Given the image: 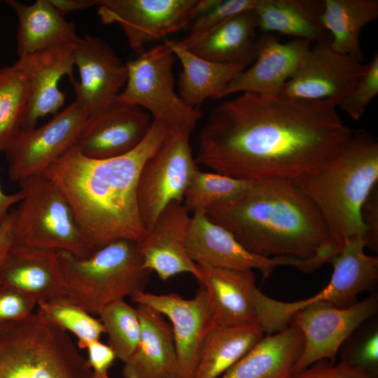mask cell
<instances>
[{"label": "cell", "instance_id": "obj_1", "mask_svg": "<svg viewBox=\"0 0 378 378\" xmlns=\"http://www.w3.org/2000/svg\"><path fill=\"white\" fill-rule=\"evenodd\" d=\"M353 132L328 100L242 92L211 111L195 160L241 180L296 179L332 160Z\"/></svg>", "mask_w": 378, "mask_h": 378}, {"label": "cell", "instance_id": "obj_2", "mask_svg": "<svg viewBox=\"0 0 378 378\" xmlns=\"http://www.w3.org/2000/svg\"><path fill=\"white\" fill-rule=\"evenodd\" d=\"M169 131L153 120L137 147L108 159L87 158L75 146L43 173L69 202L93 252L118 239L140 242L146 235L136 201L138 178Z\"/></svg>", "mask_w": 378, "mask_h": 378}, {"label": "cell", "instance_id": "obj_3", "mask_svg": "<svg viewBox=\"0 0 378 378\" xmlns=\"http://www.w3.org/2000/svg\"><path fill=\"white\" fill-rule=\"evenodd\" d=\"M205 214L262 257L307 260L318 269L340 253L319 211L294 179L253 181Z\"/></svg>", "mask_w": 378, "mask_h": 378}, {"label": "cell", "instance_id": "obj_4", "mask_svg": "<svg viewBox=\"0 0 378 378\" xmlns=\"http://www.w3.org/2000/svg\"><path fill=\"white\" fill-rule=\"evenodd\" d=\"M294 180L319 211L340 252L349 239L365 241L361 209L378 182V142L370 132L354 131L328 164Z\"/></svg>", "mask_w": 378, "mask_h": 378}, {"label": "cell", "instance_id": "obj_5", "mask_svg": "<svg viewBox=\"0 0 378 378\" xmlns=\"http://www.w3.org/2000/svg\"><path fill=\"white\" fill-rule=\"evenodd\" d=\"M66 296L92 315L108 304L144 291L152 272L140 253L139 242L118 239L78 258L57 251Z\"/></svg>", "mask_w": 378, "mask_h": 378}, {"label": "cell", "instance_id": "obj_6", "mask_svg": "<svg viewBox=\"0 0 378 378\" xmlns=\"http://www.w3.org/2000/svg\"><path fill=\"white\" fill-rule=\"evenodd\" d=\"M0 378H92L67 332L42 316L0 326Z\"/></svg>", "mask_w": 378, "mask_h": 378}, {"label": "cell", "instance_id": "obj_7", "mask_svg": "<svg viewBox=\"0 0 378 378\" xmlns=\"http://www.w3.org/2000/svg\"><path fill=\"white\" fill-rule=\"evenodd\" d=\"M18 183L23 197L15 209L14 245L67 251L78 258L94 253L69 202L49 178L41 174Z\"/></svg>", "mask_w": 378, "mask_h": 378}, {"label": "cell", "instance_id": "obj_8", "mask_svg": "<svg viewBox=\"0 0 378 378\" xmlns=\"http://www.w3.org/2000/svg\"><path fill=\"white\" fill-rule=\"evenodd\" d=\"M175 58L165 42L130 61L125 87L115 99L139 106L170 130L183 128L192 132L202 112L188 106L175 91Z\"/></svg>", "mask_w": 378, "mask_h": 378}, {"label": "cell", "instance_id": "obj_9", "mask_svg": "<svg viewBox=\"0 0 378 378\" xmlns=\"http://www.w3.org/2000/svg\"><path fill=\"white\" fill-rule=\"evenodd\" d=\"M191 133L183 128L170 130L140 171L136 201L147 232L168 204L182 203L187 187L199 170L190 146Z\"/></svg>", "mask_w": 378, "mask_h": 378}, {"label": "cell", "instance_id": "obj_10", "mask_svg": "<svg viewBox=\"0 0 378 378\" xmlns=\"http://www.w3.org/2000/svg\"><path fill=\"white\" fill-rule=\"evenodd\" d=\"M88 118L74 102L46 123L22 128L4 151L10 178L19 183L43 174L76 145Z\"/></svg>", "mask_w": 378, "mask_h": 378}, {"label": "cell", "instance_id": "obj_11", "mask_svg": "<svg viewBox=\"0 0 378 378\" xmlns=\"http://www.w3.org/2000/svg\"><path fill=\"white\" fill-rule=\"evenodd\" d=\"M377 309L378 298L374 295L347 307L318 302L298 310L292 316L289 326L300 329L304 342L294 373L321 360L336 363L342 344Z\"/></svg>", "mask_w": 378, "mask_h": 378}, {"label": "cell", "instance_id": "obj_12", "mask_svg": "<svg viewBox=\"0 0 378 378\" xmlns=\"http://www.w3.org/2000/svg\"><path fill=\"white\" fill-rule=\"evenodd\" d=\"M201 0H98L104 24H118L131 48L186 29L197 15Z\"/></svg>", "mask_w": 378, "mask_h": 378}, {"label": "cell", "instance_id": "obj_13", "mask_svg": "<svg viewBox=\"0 0 378 378\" xmlns=\"http://www.w3.org/2000/svg\"><path fill=\"white\" fill-rule=\"evenodd\" d=\"M187 251L196 265L230 270L255 269L265 279L278 266H293L303 272L314 271V265L307 260L288 257L265 258L251 253L228 230L209 219L205 212L191 216Z\"/></svg>", "mask_w": 378, "mask_h": 378}, {"label": "cell", "instance_id": "obj_14", "mask_svg": "<svg viewBox=\"0 0 378 378\" xmlns=\"http://www.w3.org/2000/svg\"><path fill=\"white\" fill-rule=\"evenodd\" d=\"M365 67L350 56L335 51L330 44L315 43L279 95L301 100H328L337 107L354 88Z\"/></svg>", "mask_w": 378, "mask_h": 378}, {"label": "cell", "instance_id": "obj_15", "mask_svg": "<svg viewBox=\"0 0 378 378\" xmlns=\"http://www.w3.org/2000/svg\"><path fill=\"white\" fill-rule=\"evenodd\" d=\"M131 300L136 304L150 307L168 318L178 358L176 378H194L201 345L211 325L210 305L204 288L200 285L190 299L176 293L142 291L132 297Z\"/></svg>", "mask_w": 378, "mask_h": 378}, {"label": "cell", "instance_id": "obj_16", "mask_svg": "<svg viewBox=\"0 0 378 378\" xmlns=\"http://www.w3.org/2000/svg\"><path fill=\"white\" fill-rule=\"evenodd\" d=\"M74 65L78 68L79 80L72 82L74 102L92 117L110 104L119 94L127 77L125 63L98 36L86 34L74 48Z\"/></svg>", "mask_w": 378, "mask_h": 378}, {"label": "cell", "instance_id": "obj_17", "mask_svg": "<svg viewBox=\"0 0 378 378\" xmlns=\"http://www.w3.org/2000/svg\"><path fill=\"white\" fill-rule=\"evenodd\" d=\"M153 121L146 111L115 98L104 110L88 118L76 146L92 159L123 155L141 143Z\"/></svg>", "mask_w": 378, "mask_h": 378}, {"label": "cell", "instance_id": "obj_18", "mask_svg": "<svg viewBox=\"0 0 378 378\" xmlns=\"http://www.w3.org/2000/svg\"><path fill=\"white\" fill-rule=\"evenodd\" d=\"M311 43L297 38L281 43L274 34L263 33L257 38L254 62L227 84L220 98L238 92L265 97L279 95L310 49Z\"/></svg>", "mask_w": 378, "mask_h": 378}, {"label": "cell", "instance_id": "obj_19", "mask_svg": "<svg viewBox=\"0 0 378 378\" xmlns=\"http://www.w3.org/2000/svg\"><path fill=\"white\" fill-rule=\"evenodd\" d=\"M366 243L361 237L345 241L341 251L329 262L333 266L331 279L321 292L305 300L283 302L281 312L285 320L307 305L326 302L337 307H347L356 302V296L371 288L378 279V258L367 255Z\"/></svg>", "mask_w": 378, "mask_h": 378}, {"label": "cell", "instance_id": "obj_20", "mask_svg": "<svg viewBox=\"0 0 378 378\" xmlns=\"http://www.w3.org/2000/svg\"><path fill=\"white\" fill-rule=\"evenodd\" d=\"M190 221L191 216L182 203H170L139 242L144 266L163 281L182 273L200 277L198 266L187 251Z\"/></svg>", "mask_w": 378, "mask_h": 378}, {"label": "cell", "instance_id": "obj_21", "mask_svg": "<svg viewBox=\"0 0 378 378\" xmlns=\"http://www.w3.org/2000/svg\"><path fill=\"white\" fill-rule=\"evenodd\" d=\"M61 46L19 57L18 62L24 71L29 85V102L22 127L36 126L38 120L47 115H56L66 100L59 82L67 76L74 77V48Z\"/></svg>", "mask_w": 378, "mask_h": 378}, {"label": "cell", "instance_id": "obj_22", "mask_svg": "<svg viewBox=\"0 0 378 378\" xmlns=\"http://www.w3.org/2000/svg\"><path fill=\"white\" fill-rule=\"evenodd\" d=\"M197 266V280L209 298L211 325L257 324L255 295L258 288L252 270Z\"/></svg>", "mask_w": 378, "mask_h": 378}, {"label": "cell", "instance_id": "obj_23", "mask_svg": "<svg viewBox=\"0 0 378 378\" xmlns=\"http://www.w3.org/2000/svg\"><path fill=\"white\" fill-rule=\"evenodd\" d=\"M141 323L139 344L124 363L123 378H176L178 358L172 326L158 311L136 304Z\"/></svg>", "mask_w": 378, "mask_h": 378}, {"label": "cell", "instance_id": "obj_24", "mask_svg": "<svg viewBox=\"0 0 378 378\" xmlns=\"http://www.w3.org/2000/svg\"><path fill=\"white\" fill-rule=\"evenodd\" d=\"M0 286L15 289L37 304L66 295L57 251L13 244L0 266Z\"/></svg>", "mask_w": 378, "mask_h": 378}, {"label": "cell", "instance_id": "obj_25", "mask_svg": "<svg viewBox=\"0 0 378 378\" xmlns=\"http://www.w3.org/2000/svg\"><path fill=\"white\" fill-rule=\"evenodd\" d=\"M18 17L17 54L19 57L61 46H75L81 37L75 24L65 20L50 0L31 5L6 1Z\"/></svg>", "mask_w": 378, "mask_h": 378}, {"label": "cell", "instance_id": "obj_26", "mask_svg": "<svg viewBox=\"0 0 378 378\" xmlns=\"http://www.w3.org/2000/svg\"><path fill=\"white\" fill-rule=\"evenodd\" d=\"M304 336L288 326L264 336L219 378H290L304 346Z\"/></svg>", "mask_w": 378, "mask_h": 378}, {"label": "cell", "instance_id": "obj_27", "mask_svg": "<svg viewBox=\"0 0 378 378\" xmlns=\"http://www.w3.org/2000/svg\"><path fill=\"white\" fill-rule=\"evenodd\" d=\"M256 29L255 8L246 10L206 32L186 49L209 61L246 69L255 59Z\"/></svg>", "mask_w": 378, "mask_h": 378}, {"label": "cell", "instance_id": "obj_28", "mask_svg": "<svg viewBox=\"0 0 378 378\" xmlns=\"http://www.w3.org/2000/svg\"><path fill=\"white\" fill-rule=\"evenodd\" d=\"M258 28L315 43L330 44L322 22L324 0H259L255 8Z\"/></svg>", "mask_w": 378, "mask_h": 378}, {"label": "cell", "instance_id": "obj_29", "mask_svg": "<svg viewBox=\"0 0 378 378\" xmlns=\"http://www.w3.org/2000/svg\"><path fill=\"white\" fill-rule=\"evenodd\" d=\"M167 42L181 64L179 97L190 107L199 108L208 98L220 99L227 84L245 69L239 65L221 64L200 57L175 41Z\"/></svg>", "mask_w": 378, "mask_h": 378}, {"label": "cell", "instance_id": "obj_30", "mask_svg": "<svg viewBox=\"0 0 378 378\" xmlns=\"http://www.w3.org/2000/svg\"><path fill=\"white\" fill-rule=\"evenodd\" d=\"M257 324L208 328L199 355L194 378H219L263 337Z\"/></svg>", "mask_w": 378, "mask_h": 378}, {"label": "cell", "instance_id": "obj_31", "mask_svg": "<svg viewBox=\"0 0 378 378\" xmlns=\"http://www.w3.org/2000/svg\"><path fill=\"white\" fill-rule=\"evenodd\" d=\"M377 18V0H324L322 22L331 36L330 48L360 62L361 29Z\"/></svg>", "mask_w": 378, "mask_h": 378}, {"label": "cell", "instance_id": "obj_32", "mask_svg": "<svg viewBox=\"0 0 378 378\" xmlns=\"http://www.w3.org/2000/svg\"><path fill=\"white\" fill-rule=\"evenodd\" d=\"M29 92L27 77L18 62L0 69V153L22 127Z\"/></svg>", "mask_w": 378, "mask_h": 378}, {"label": "cell", "instance_id": "obj_33", "mask_svg": "<svg viewBox=\"0 0 378 378\" xmlns=\"http://www.w3.org/2000/svg\"><path fill=\"white\" fill-rule=\"evenodd\" d=\"M253 181L199 169L186 190L182 204L192 215L206 212L215 204L237 197Z\"/></svg>", "mask_w": 378, "mask_h": 378}, {"label": "cell", "instance_id": "obj_34", "mask_svg": "<svg viewBox=\"0 0 378 378\" xmlns=\"http://www.w3.org/2000/svg\"><path fill=\"white\" fill-rule=\"evenodd\" d=\"M37 313L78 339V349H85L91 341L99 340L105 333L99 318H94L66 295L55 298L37 304Z\"/></svg>", "mask_w": 378, "mask_h": 378}, {"label": "cell", "instance_id": "obj_35", "mask_svg": "<svg viewBox=\"0 0 378 378\" xmlns=\"http://www.w3.org/2000/svg\"><path fill=\"white\" fill-rule=\"evenodd\" d=\"M98 316L108 336L107 344L114 351L116 358L125 363L140 339L141 323L136 307L119 300L106 306Z\"/></svg>", "mask_w": 378, "mask_h": 378}, {"label": "cell", "instance_id": "obj_36", "mask_svg": "<svg viewBox=\"0 0 378 378\" xmlns=\"http://www.w3.org/2000/svg\"><path fill=\"white\" fill-rule=\"evenodd\" d=\"M259 0H201L200 10L190 24L189 34L176 41L188 48L202 35L242 11L253 9Z\"/></svg>", "mask_w": 378, "mask_h": 378}, {"label": "cell", "instance_id": "obj_37", "mask_svg": "<svg viewBox=\"0 0 378 378\" xmlns=\"http://www.w3.org/2000/svg\"><path fill=\"white\" fill-rule=\"evenodd\" d=\"M378 94V53L376 52L351 91L337 105L354 120L364 115L370 102Z\"/></svg>", "mask_w": 378, "mask_h": 378}, {"label": "cell", "instance_id": "obj_38", "mask_svg": "<svg viewBox=\"0 0 378 378\" xmlns=\"http://www.w3.org/2000/svg\"><path fill=\"white\" fill-rule=\"evenodd\" d=\"M375 374L351 365L345 359L340 363L321 360L295 372L290 378H377Z\"/></svg>", "mask_w": 378, "mask_h": 378}, {"label": "cell", "instance_id": "obj_39", "mask_svg": "<svg viewBox=\"0 0 378 378\" xmlns=\"http://www.w3.org/2000/svg\"><path fill=\"white\" fill-rule=\"evenodd\" d=\"M36 306L37 303L24 293L0 286V326L27 318Z\"/></svg>", "mask_w": 378, "mask_h": 378}, {"label": "cell", "instance_id": "obj_40", "mask_svg": "<svg viewBox=\"0 0 378 378\" xmlns=\"http://www.w3.org/2000/svg\"><path fill=\"white\" fill-rule=\"evenodd\" d=\"M351 365L377 374L378 332L374 329L367 334L346 357Z\"/></svg>", "mask_w": 378, "mask_h": 378}, {"label": "cell", "instance_id": "obj_41", "mask_svg": "<svg viewBox=\"0 0 378 378\" xmlns=\"http://www.w3.org/2000/svg\"><path fill=\"white\" fill-rule=\"evenodd\" d=\"M88 351V363L92 378H109L108 370L116 359L114 351L108 344L99 340L88 342L85 346Z\"/></svg>", "mask_w": 378, "mask_h": 378}, {"label": "cell", "instance_id": "obj_42", "mask_svg": "<svg viewBox=\"0 0 378 378\" xmlns=\"http://www.w3.org/2000/svg\"><path fill=\"white\" fill-rule=\"evenodd\" d=\"M361 219L365 230L366 246L378 248V188L376 186L366 199L361 209Z\"/></svg>", "mask_w": 378, "mask_h": 378}, {"label": "cell", "instance_id": "obj_43", "mask_svg": "<svg viewBox=\"0 0 378 378\" xmlns=\"http://www.w3.org/2000/svg\"><path fill=\"white\" fill-rule=\"evenodd\" d=\"M15 209L0 223V266L14 244Z\"/></svg>", "mask_w": 378, "mask_h": 378}, {"label": "cell", "instance_id": "obj_44", "mask_svg": "<svg viewBox=\"0 0 378 378\" xmlns=\"http://www.w3.org/2000/svg\"><path fill=\"white\" fill-rule=\"evenodd\" d=\"M52 6L63 16L69 13L97 6L98 0H50Z\"/></svg>", "mask_w": 378, "mask_h": 378}, {"label": "cell", "instance_id": "obj_45", "mask_svg": "<svg viewBox=\"0 0 378 378\" xmlns=\"http://www.w3.org/2000/svg\"><path fill=\"white\" fill-rule=\"evenodd\" d=\"M22 190L8 194L3 190L0 185V223L7 216L13 206L22 200Z\"/></svg>", "mask_w": 378, "mask_h": 378}, {"label": "cell", "instance_id": "obj_46", "mask_svg": "<svg viewBox=\"0 0 378 378\" xmlns=\"http://www.w3.org/2000/svg\"><path fill=\"white\" fill-rule=\"evenodd\" d=\"M0 2H1V1H0Z\"/></svg>", "mask_w": 378, "mask_h": 378}]
</instances>
